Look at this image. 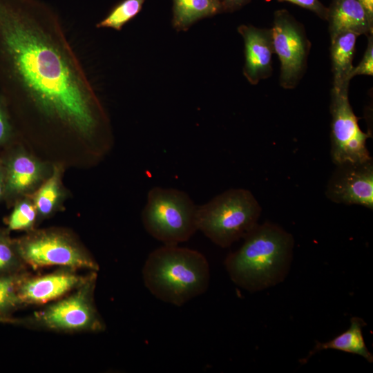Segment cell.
Instances as JSON below:
<instances>
[{
    "label": "cell",
    "mask_w": 373,
    "mask_h": 373,
    "mask_svg": "<svg viewBox=\"0 0 373 373\" xmlns=\"http://www.w3.org/2000/svg\"><path fill=\"white\" fill-rule=\"evenodd\" d=\"M0 94L29 126L88 141L108 135L61 19L41 0H0Z\"/></svg>",
    "instance_id": "6da1fadb"
},
{
    "label": "cell",
    "mask_w": 373,
    "mask_h": 373,
    "mask_svg": "<svg viewBox=\"0 0 373 373\" xmlns=\"http://www.w3.org/2000/svg\"><path fill=\"white\" fill-rule=\"evenodd\" d=\"M242 245L228 254L225 269L231 280L251 293L283 282L289 273L294 238L280 226L258 224L245 238Z\"/></svg>",
    "instance_id": "7a4b0ae2"
},
{
    "label": "cell",
    "mask_w": 373,
    "mask_h": 373,
    "mask_svg": "<svg viewBox=\"0 0 373 373\" xmlns=\"http://www.w3.org/2000/svg\"><path fill=\"white\" fill-rule=\"evenodd\" d=\"M142 278L146 287L155 298L182 306L207 290L210 268L200 252L164 245L149 255Z\"/></svg>",
    "instance_id": "3957f363"
},
{
    "label": "cell",
    "mask_w": 373,
    "mask_h": 373,
    "mask_svg": "<svg viewBox=\"0 0 373 373\" xmlns=\"http://www.w3.org/2000/svg\"><path fill=\"white\" fill-rule=\"evenodd\" d=\"M260 213L261 207L249 191L229 189L198 206V230L216 245L227 248L258 224Z\"/></svg>",
    "instance_id": "277c9868"
},
{
    "label": "cell",
    "mask_w": 373,
    "mask_h": 373,
    "mask_svg": "<svg viewBox=\"0 0 373 373\" xmlns=\"http://www.w3.org/2000/svg\"><path fill=\"white\" fill-rule=\"evenodd\" d=\"M197 209L184 191L153 187L142 213V222L153 238L165 245H178L198 231Z\"/></svg>",
    "instance_id": "5b68a950"
},
{
    "label": "cell",
    "mask_w": 373,
    "mask_h": 373,
    "mask_svg": "<svg viewBox=\"0 0 373 373\" xmlns=\"http://www.w3.org/2000/svg\"><path fill=\"white\" fill-rule=\"evenodd\" d=\"M96 271L71 294L21 319L6 318L1 321L12 322L30 327L63 332H99L106 325L94 303Z\"/></svg>",
    "instance_id": "8992f818"
},
{
    "label": "cell",
    "mask_w": 373,
    "mask_h": 373,
    "mask_svg": "<svg viewBox=\"0 0 373 373\" xmlns=\"http://www.w3.org/2000/svg\"><path fill=\"white\" fill-rule=\"evenodd\" d=\"M25 263L34 269L58 266L97 271L99 265L68 233L58 229L30 231L16 242Z\"/></svg>",
    "instance_id": "52a82bcc"
},
{
    "label": "cell",
    "mask_w": 373,
    "mask_h": 373,
    "mask_svg": "<svg viewBox=\"0 0 373 373\" xmlns=\"http://www.w3.org/2000/svg\"><path fill=\"white\" fill-rule=\"evenodd\" d=\"M331 157L336 165L372 160L366 142L370 135L359 127L348 98V88L332 90Z\"/></svg>",
    "instance_id": "ba28073f"
},
{
    "label": "cell",
    "mask_w": 373,
    "mask_h": 373,
    "mask_svg": "<svg viewBox=\"0 0 373 373\" xmlns=\"http://www.w3.org/2000/svg\"><path fill=\"white\" fill-rule=\"evenodd\" d=\"M271 30L274 52L280 61V84L292 88L304 73L309 43L300 26L283 11L276 14Z\"/></svg>",
    "instance_id": "9c48e42d"
},
{
    "label": "cell",
    "mask_w": 373,
    "mask_h": 373,
    "mask_svg": "<svg viewBox=\"0 0 373 373\" xmlns=\"http://www.w3.org/2000/svg\"><path fill=\"white\" fill-rule=\"evenodd\" d=\"M337 168L325 194L334 202L373 209V162L345 163Z\"/></svg>",
    "instance_id": "30bf717a"
},
{
    "label": "cell",
    "mask_w": 373,
    "mask_h": 373,
    "mask_svg": "<svg viewBox=\"0 0 373 373\" xmlns=\"http://www.w3.org/2000/svg\"><path fill=\"white\" fill-rule=\"evenodd\" d=\"M81 275L76 270L61 267L46 275L28 277L25 275L17 287L21 305H41L61 298L84 284L91 276Z\"/></svg>",
    "instance_id": "8fae6325"
},
{
    "label": "cell",
    "mask_w": 373,
    "mask_h": 373,
    "mask_svg": "<svg viewBox=\"0 0 373 373\" xmlns=\"http://www.w3.org/2000/svg\"><path fill=\"white\" fill-rule=\"evenodd\" d=\"M238 31L245 42L243 74L249 82L257 84L271 73L272 55L274 53L271 30L241 25Z\"/></svg>",
    "instance_id": "7c38bea8"
},
{
    "label": "cell",
    "mask_w": 373,
    "mask_h": 373,
    "mask_svg": "<svg viewBox=\"0 0 373 373\" xmlns=\"http://www.w3.org/2000/svg\"><path fill=\"white\" fill-rule=\"evenodd\" d=\"M5 173V194L19 196L35 190L51 172L49 173L46 164L30 154L19 151L10 158Z\"/></svg>",
    "instance_id": "4fadbf2b"
},
{
    "label": "cell",
    "mask_w": 373,
    "mask_h": 373,
    "mask_svg": "<svg viewBox=\"0 0 373 373\" xmlns=\"http://www.w3.org/2000/svg\"><path fill=\"white\" fill-rule=\"evenodd\" d=\"M326 19L331 39L344 32L372 35V20L359 0H334Z\"/></svg>",
    "instance_id": "5bb4252c"
},
{
    "label": "cell",
    "mask_w": 373,
    "mask_h": 373,
    "mask_svg": "<svg viewBox=\"0 0 373 373\" xmlns=\"http://www.w3.org/2000/svg\"><path fill=\"white\" fill-rule=\"evenodd\" d=\"M358 35L344 32L331 39L332 70L334 76V90L348 88L353 70L352 60L355 44Z\"/></svg>",
    "instance_id": "9a60e30c"
},
{
    "label": "cell",
    "mask_w": 373,
    "mask_h": 373,
    "mask_svg": "<svg viewBox=\"0 0 373 373\" xmlns=\"http://www.w3.org/2000/svg\"><path fill=\"white\" fill-rule=\"evenodd\" d=\"M365 325L363 319L356 316L352 317L350 319V326L347 330L329 341L317 342L307 356L303 359V363H306L318 352L329 349L356 354L364 358L369 363H372L373 355L368 350L363 335V327Z\"/></svg>",
    "instance_id": "2e32d148"
},
{
    "label": "cell",
    "mask_w": 373,
    "mask_h": 373,
    "mask_svg": "<svg viewBox=\"0 0 373 373\" xmlns=\"http://www.w3.org/2000/svg\"><path fill=\"white\" fill-rule=\"evenodd\" d=\"M222 10L216 0H173V26L177 30H186L191 25Z\"/></svg>",
    "instance_id": "e0dca14e"
},
{
    "label": "cell",
    "mask_w": 373,
    "mask_h": 373,
    "mask_svg": "<svg viewBox=\"0 0 373 373\" xmlns=\"http://www.w3.org/2000/svg\"><path fill=\"white\" fill-rule=\"evenodd\" d=\"M63 168L55 165L50 175L32 194L31 198L36 207L38 218H46L59 207L64 197L61 184Z\"/></svg>",
    "instance_id": "ac0fdd59"
},
{
    "label": "cell",
    "mask_w": 373,
    "mask_h": 373,
    "mask_svg": "<svg viewBox=\"0 0 373 373\" xmlns=\"http://www.w3.org/2000/svg\"><path fill=\"white\" fill-rule=\"evenodd\" d=\"M146 0H123L115 6L108 14L96 24L97 28L121 30L142 10Z\"/></svg>",
    "instance_id": "d6986e66"
},
{
    "label": "cell",
    "mask_w": 373,
    "mask_h": 373,
    "mask_svg": "<svg viewBox=\"0 0 373 373\" xmlns=\"http://www.w3.org/2000/svg\"><path fill=\"white\" fill-rule=\"evenodd\" d=\"M25 274L0 276V321L21 306L17 295V287Z\"/></svg>",
    "instance_id": "ffe728a7"
},
{
    "label": "cell",
    "mask_w": 373,
    "mask_h": 373,
    "mask_svg": "<svg viewBox=\"0 0 373 373\" xmlns=\"http://www.w3.org/2000/svg\"><path fill=\"white\" fill-rule=\"evenodd\" d=\"M37 218V211L32 198L23 199L15 206L8 218V229L12 231H32Z\"/></svg>",
    "instance_id": "44dd1931"
},
{
    "label": "cell",
    "mask_w": 373,
    "mask_h": 373,
    "mask_svg": "<svg viewBox=\"0 0 373 373\" xmlns=\"http://www.w3.org/2000/svg\"><path fill=\"white\" fill-rule=\"evenodd\" d=\"M25 263L8 237L0 233V276L20 273Z\"/></svg>",
    "instance_id": "7402d4cb"
},
{
    "label": "cell",
    "mask_w": 373,
    "mask_h": 373,
    "mask_svg": "<svg viewBox=\"0 0 373 373\" xmlns=\"http://www.w3.org/2000/svg\"><path fill=\"white\" fill-rule=\"evenodd\" d=\"M13 134V123L7 104L0 94V145L8 141Z\"/></svg>",
    "instance_id": "603a6c76"
},
{
    "label": "cell",
    "mask_w": 373,
    "mask_h": 373,
    "mask_svg": "<svg viewBox=\"0 0 373 373\" xmlns=\"http://www.w3.org/2000/svg\"><path fill=\"white\" fill-rule=\"evenodd\" d=\"M368 44L364 56L356 67H354L351 73V78L356 75L373 74V40L372 35H368Z\"/></svg>",
    "instance_id": "cb8c5ba5"
},
{
    "label": "cell",
    "mask_w": 373,
    "mask_h": 373,
    "mask_svg": "<svg viewBox=\"0 0 373 373\" xmlns=\"http://www.w3.org/2000/svg\"><path fill=\"white\" fill-rule=\"evenodd\" d=\"M286 1L295 4H297L301 7L309 9L315 12L320 17L323 18H327L328 10L318 1V0H280Z\"/></svg>",
    "instance_id": "d4e9b609"
},
{
    "label": "cell",
    "mask_w": 373,
    "mask_h": 373,
    "mask_svg": "<svg viewBox=\"0 0 373 373\" xmlns=\"http://www.w3.org/2000/svg\"><path fill=\"white\" fill-rule=\"evenodd\" d=\"M249 1V0H222V9L231 10L242 6Z\"/></svg>",
    "instance_id": "484cf974"
},
{
    "label": "cell",
    "mask_w": 373,
    "mask_h": 373,
    "mask_svg": "<svg viewBox=\"0 0 373 373\" xmlns=\"http://www.w3.org/2000/svg\"><path fill=\"white\" fill-rule=\"evenodd\" d=\"M370 19L373 20V0H359Z\"/></svg>",
    "instance_id": "4316f807"
},
{
    "label": "cell",
    "mask_w": 373,
    "mask_h": 373,
    "mask_svg": "<svg viewBox=\"0 0 373 373\" xmlns=\"http://www.w3.org/2000/svg\"><path fill=\"white\" fill-rule=\"evenodd\" d=\"M6 192V173L0 165V198L5 194Z\"/></svg>",
    "instance_id": "83f0119b"
},
{
    "label": "cell",
    "mask_w": 373,
    "mask_h": 373,
    "mask_svg": "<svg viewBox=\"0 0 373 373\" xmlns=\"http://www.w3.org/2000/svg\"><path fill=\"white\" fill-rule=\"evenodd\" d=\"M216 1H219V2H220V3H221V1H222V0H216Z\"/></svg>",
    "instance_id": "f1b7e54d"
}]
</instances>
